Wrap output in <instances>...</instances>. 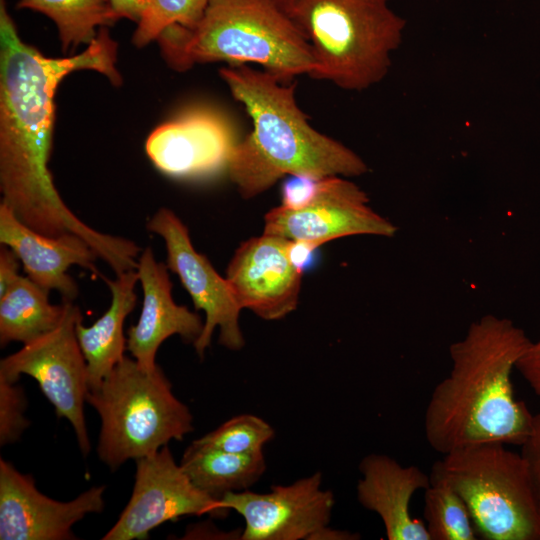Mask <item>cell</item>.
<instances>
[{
	"mask_svg": "<svg viewBox=\"0 0 540 540\" xmlns=\"http://www.w3.org/2000/svg\"><path fill=\"white\" fill-rule=\"evenodd\" d=\"M116 62L117 43L107 27H101L80 54L44 56L20 38L5 0H0L1 203L39 233L80 236L118 273L133 263L136 243L99 232L79 219L62 200L48 167L57 87L68 74L83 69L97 71L118 86L122 77Z\"/></svg>",
	"mask_w": 540,
	"mask_h": 540,
	"instance_id": "obj_1",
	"label": "cell"
},
{
	"mask_svg": "<svg viewBox=\"0 0 540 540\" xmlns=\"http://www.w3.org/2000/svg\"><path fill=\"white\" fill-rule=\"evenodd\" d=\"M531 340L511 320L487 315L450 346L449 375L434 388L426 407L428 444L446 454L465 446H521L534 415L515 396L511 379Z\"/></svg>",
	"mask_w": 540,
	"mask_h": 540,
	"instance_id": "obj_2",
	"label": "cell"
},
{
	"mask_svg": "<svg viewBox=\"0 0 540 540\" xmlns=\"http://www.w3.org/2000/svg\"><path fill=\"white\" fill-rule=\"evenodd\" d=\"M219 74L253 123L226 169L243 198L265 192L285 175L354 177L367 172L354 151L312 127L297 104L296 83L247 65L225 67Z\"/></svg>",
	"mask_w": 540,
	"mask_h": 540,
	"instance_id": "obj_3",
	"label": "cell"
},
{
	"mask_svg": "<svg viewBox=\"0 0 540 540\" xmlns=\"http://www.w3.org/2000/svg\"><path fill=\"white\" fill-rule=\"evenodd\" d=\"M157 41L179 71L196 63H254L288 83L316 69L309 43L275 0H210L195 28L171 26Z\"/></svg>",
	"mask_w": 540,
	"mask_h": 540,
	"instance_id": "obj_4",
	"label": "cell"
},
{
	"mask_svg": "<svg viewBox=\"0 0 540 540\" xmlns=\"http://www.w3.org/2000/svg\"><path fill=\"white\" fill-rule=\"evenodd\" d=\"M390 0H275L309 43L311 78L349 91L379 83L401 44L406 20Z\"/></svg>",
	"mask_w": 540,
	"mask_h": 540,
	"instance_id": "obj_5",
	"label": "cell"
},
{
	"mask_svg": "<svg viewBox=\"0 0 540 540\" xmlns=\"http://www.w3.org/2000/svg\"><path fill=\"white\" fill-rule=\"evenodd\" d=\"M87 403L100 417L98 457L112 471L193 430L189 407L174 395L162 369L146 370L128 356L89 390Z\"/></svg>",
	"mask_w": 540,
	"mask_h": 540,
	"instance_id": "obj_6",
	"label": "cell"
},
{
	"mask_svg": "<svg viewBox=\"0 0 540 540\" xmlns=\"http://www.w3.org/2000/svg\"><path fill=\"white\" fill-rule=\"evenodd\" d=\"M429 476L462 498L478 538L540 540V511L521 453L500 443L465 446L443 454Z\"/></svg>",
	"mask_w": 540,
	"mask_h": 540,
	"instance_id": "obj_7",
	"label": "cell"
},
{
	"mask_svg": "<svg viewBox=\"0 0 540 540\" xmlns=\"http://www.w3.org/2000/svg\"><path fill=\"white\" fill-rule=\"evenodd\" d=\"M65 311L58 326L0 361V377L18 382L22 375L36 380L59 418L72 425L84 456L91 445L84 404L89 393L88 369L76 336L82 314L73 301H63Z\"/></svg>",
	"mask_w": 540,
	"mask_h": 540,
	"instance_id": "obj_8",
	"label": "cell"
},
{
	"mask_svg": "<svg viewBox=\"0 0 540 540\" xmlns=\"http://www.w3.org/2000/svg\"><path fill=\"white\" fill-rule=\"evenodd\" d=\"M220 500L198 489L176 463L168 446L136 460L131 497L103 540H144L150 532L183 516L225 517Z\"/></svg>",
	"mask_w": 540,
	"mask_h": 540,
	"instance_id": "obj_9",
	"label": "cell"
},
{
	"mask_svg": "<svg viewBox=\"0 0 540 540\" xmlns=\"http://www.w3.org/2000/svg\"><path fill=\"white\" fill-rule=\"evenodd\" d=\"M147 230L163 239L168 269L179 277L195 309L205 313L203 331L193 343L196 353L204 356L216 328L221 345L240 350L245 344L239 324L242 308L226 277H221L207 257L195 250L186 225L172 210L160 208L148 220Z\"/></svg>",
	"mask_w": 540,
	"mask_h": 540,
	"instance_id": "obj_10",
	"label": "cell"
},
{
	"mask_svg": "<svg viewBox=\"0 0 540 540\" xmlns=\"http://www.w3.org/2000/svg\"><path fill=\"white\" fill-rule=\"evenodd\" d=\"M320 472L268 493L232 492L220 502L244 519L241 540H324L335 504L330 490L321 488Z\"/></svg>",
	"mask_w": 540,
	"mask_h": 540,
	"instance_id": "obj_11",
	"label": "cell"
},
{
	"mask_svg": "<svg viewBox=\"0 0 540 540\" xmlns=\"http://www.w3.org/2000/svg\"><path fill=\"white\" fill-rule=\"evenodd\" d=\"M366 193L342 176L320 177L316 192L303 208L278 206L264 218V234L306 241L320 247L352 235L391 237L396 227L368 204Z\"/></svg>",
	"mask_w": 540,
	"mask_h": 540,
	"instance_id": "obj_12",
	"label": "cell"
},
{
	"mask_svg": "<svg viewBox=\"0 0 540 540\" xmlns=\"http://www.w3.org/2000/svg\"><path fill=\"white\" fill-rule=\"evenodd\" d=\"M239 139L221 111L197 106L158 126L147 138L146 153L163 174L203 178L227 169Z\"/></svg>",
	"mask_w": 540,
	"mask_h": 540,
	"instance_id": "obj_13",
	"label": "cell"
},
{
	"mask_svg": "<svg viewBox=\"0 0 540 540\" xmlns=\"http://www.w3.org/2000/svg\"><path fill=\"white\" fill-rule=\"evenodd\" d=\"M105 486L63 502L42 494L29 474L0 458V539L73 540L74 524L104 509Z\"/></svg>",
	"mask_w": 540,
	"mask_h": 540,
	"instance_id": "obj_14",
	"label": "cell"
},
{
	"mask_svg": "<svg viewBox=\"0 0 540 540\" xmlns=\"http://www.w3.org/2000/svg\"><path fill=\"white\" fill-rule=\"evenodd\" d=\"M290 240L262 234L235 251L226 279L240 307L264 320H278L297 307L302 274L288 253Z\"/></svg>",
	"mask_w": 540,
	"mask_h": 540,
	"instance_id": "obj_15",
	"label": "cell"
},
{
	"mask_svg": "<svg viewBox=\"0 0 540 540\" xmlns=\"http://www.w3.org/2000/svg\"><path fill=\"white\" fill-rule=\"evenodd\" d=\"M168 267L156 260L150 247L139 255L136 272L143 290V304L138 322L127 332V350L146 370L157 367L160 345L173 335L194 343L204 323L199 314L178 305L172 297Z\"/></svg>",
	"mask_w": 540,
	"mask_h": 540,
	"instance_id": "obj_16",
	"label": "cell"
},
{
	"mask_svg": "<svg viewBox=\"0 0 540 540\" xmlns=\"http://www.w3.org/2000/svg\"><path fill=\"white\" fill-rule=\"evenodd\" d=\"M0 243L9 247L20 259L27 277L47 291L55 290L63 301L78 295L75 280L67 273L77 265L100 275L96 252L89 243L74 233L47 236L23 222L4 204H0Z\"/></svg>",
	"mask_w": 540,
	"mask_h": 540,
	"instance_id": "obj_17",
	"label": "cell"
},
{
	"mask_svg": "<svg viewBox=\"0 0 540 540\" xmlns=\"http://www.w3.org/2000/svg\"><path fill=\"white\" fill-rule=\"evenodd\" d=\"M357 499L382 520L388 540H430L425 523L411 515L413 495L430 485L419 467H407L384 454H369L360 464Z\"/></svg>",
	"mask_w": 540,
	"mask_h": 540,
	"instance_id": "obj_18",
	"label": "cell"
},
{
	"mask_svg": "<svg viewBox=\"0 0 540 540\" xmlns=\"http://www.w3.org/2000/svg\"><path fill=\"white\" fill-rule=\"evenodd\" d=\"M102 278L112 295L109 308L91 326L85 327L83 318L76 325L77 340L87 363L89 390L96 388L124 358V322L137 303L136 270L118 274L113 280Z\"/></svg>",
	"mask_w": 540,
	"mask_h": 540,
	"instance_id": "obj_19",
	"label": "cell"
},
{
	"mask_svg": "<svg viewBox=\"0 0 540 540\" xmlns=\"http://www.w3.org/2000/svg\"><path fill=\"white\" fill-rule=\"evenodd\" d=\"M180 466L198 489L217 500L248 490L266 470L263 452L236 454L195 442L186 448Z\"/></svg>",
	"mask_w": 540,
	"mask_h": 540,
	"instance_id": "obj_20",
	"label": "cell"
},
{
	"mask_svg": "<svg viewBox=\"0 0 540 540\" xmlns=\"http://www.w3.org/2000/svg\"><path fill=\"white\" fill-rule=\"evenodd\" d=\"M49 291L29 277L19 276L0 297V344L23 345L55 329L65 311V303L51 304Z\"/></svg>",
	"mask_w": 540,
	"mask_h": 540,
	"instance_id": "obj_21",
	"label": "cell"
},
{
	"mask_svg": "<svg viewBox=\"0 0 540 540\" xmlns=\"http://www.w3.org/2000/svg\"><path fill=\"white\" fill-rule=\"evenodd\" d=\"M17 8L49 17L57 26L63 51L90 43L97 27H109L119 20L109 0H19Z\"/></svg>",
	"mask_w": 540,
	"mask_h": 540,
	"instance_id": "obj_22",
	"label": "cell"
},
{
	"mask_svg": "<svg viewBox=\"0 0 540 540\" xmlns=\"http://www.w3.org/2000/svg\"><path fill=\"white\" fill-rule=\"evenodd\" d=\"M423 514L430 540L478 538L466 504L440 480L430 479V485L424 490Z\"/></svg>",
	"mask_w": 540,
	"mask_h": 540,
	"instance_id": "obj_23",
	"label": "cell"
},
{
	"mask_svg": "<svg viewBox=\"0 0 540 540\" xmlns=\"http://www.w3.org/2000/svg\"><path fill=\"white\" fill-rule=\"evenodd\" d=\"M274 436L269 423L252 414L235 416L213 431L194 440L196 444L236 454L263 452Z\"/></svg>",
	"mask_w": 540,
	"mask_h": 540,
	"instance_id": "obj_24",
	"label": "cell"
},
{
	"mask_svg": "<svg viewBox=\"0 0 540 540\" xmlns=\"http://www.w3.org/2000/svg\"><path fill=\"white\" fill-rule=\"evenodd\" d=\"M210 0H150L149 6L137 23L132 41L143 47L167 28L179 25L195 28L204 15Z\"/></svg>",
	"mask_w": 540,
	"mask_h": 540,
	"instance_id": "obj_25",
	"label": "cell"
},
{
	"mask_svg": "<svg viewBox=\"0 0 540 540\" xmlns=\"http://www.w3.org/2000/svg\"><path fill=\"white\" fill-rule=\"evenodd\" d=\"M27 400L18 382L0 377V445L18 441L30 422L24 412Z\"/></svg>",
	"mask_w": 540,
	"mask_h": 540,
	"instance_id": "obj_26",
	"label": "cell"
},
{
	"mask_svg": "<svg viewBox=\"0 0 540 540\" xmlns=\"http://www.w3.org/2000/svg\"><path fill=\"white\" fill-rule=\"evenodd\" d=\"M319 178L310 175H290L282 185L280 206L291 210L306 206L316 192Z\"/></svg>",
	"mask_w": 540,
	"mask_h": 540,
	"instance_id": "obj_27",
	"label": "cell"
},
{
	"mask_svg": "<svg viewBox=\"0 0 540 540\" xmlns=\"http://www.w3.org/2000/svg\"><path fill=\"white\" fill-rule=\"evenodd\" d=\"M520 453L527 465L533 493L540 511V413L534 415L532 430L521 445Z\"/></svg>",
	"mask_w": 540,
	"mask_h": 540,
	"instance_id": "obj_28",
	"label": "cell"
},
{
	"mask_svg": "<svg viewBox=\"0 0 540 540\" xmlns=\"http://www.w3.org/2000/svg\"><path fill=\"white\" fill-rule=\"evenodd\" d=\"M532 388L540 402V339L529 344L516 363V368Z\"/></svg>",
	"mask_w": 540,
	"mask_h": 540,
	"instance_id": "obj_29",
	"label": "cell"
},
{
	"mask_svg": "<svg viewBox=\"0 0 540 540\" xmlns=\"http://www.w3.org/2000/svg\"><path fill=\"white\" fill-rule=\"evenodd\" d=\"M21 261L7 246L0 247V297L11 287L19 275Z\"/></svg>",
	"mask_w": 540,
	"mask_h": 540,
	"instance_id": "obj_30",
	"label": "cell"
},
{
	"mask_svg": "<svg viewBox=\"0 0 540 540\" xmlns=\"http://www.w3.org/2000/svg\"><path fill=\"white\" fill-rule=\"evenodd\" d=\"M111 7L120 20L126 18L138 23L147 10L150 0H109Z\"/></svg>",
	"mask_w": 540,
	"mask_h": 540,
	"instance_id": "obj_31",
	"label": "cell"
},
{
	"mask_svg": "<svg viewBox=\"0 0 540 540\" xmlns=\"http://www.w3.org/2000/svg\"><path fill=\"white\" fill-rule=\"evenodd\" d=\"M318 248L310 242L290 240L288 253L293 264L304 271L313 262Z\"/></svg>",
	"mask_w": 540,
	"mask_h": 540,
	"instance_id": "obj_32",
	"label": "cell"
}]
</instances>
